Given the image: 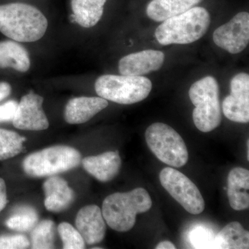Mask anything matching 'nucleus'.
Here are the masks:
<instances>
[{
  "mask_svg": "<svg viewBox=\"0 0 249 249\" xmlns=\"http://www.w3.org/2000/svg\"><path fill=\"white\" fill-rule=\"evenodd\" d=\"M165 54L160 51H142L129 54L119 60V70L124 76H142L158 71L163 66Z\"/></svg>",
  "mask_w": 249,
  "mask_h": 249,
  "instance_id": "nucleus-12",
  "label": "nucleus"
},
{
  "mask_svg": "<svg viewBox=\"0 0 249 249\" xmlns=\"http://www.w3.org/2000/svg\"><path fill=\"white\" fill-rule=\"evenodd\" d=\"M249 248V232L240 223L227 224L214 236L212 249H246Z\"/></svg>",
  "mask_w": 249,
  "mask_h": 249,
  "instance_id": "nucleus-21",
  "label": "nucleus"
},
{
  "mask_svg": "<svg viewBox=\"0 0 249 249\" xmlns=\"http://www.w3.org/2000/svg\"><path fill=\"white\" fill-rule=\"evenodd\" d=\"M38 222V214L34 208L27 205L18 206L7 219L6 227L17 231L27 232L32 230Z\"/></svg>",
  "mask_w": 249,
  "mask_h": 249,
  "instance_id": "nucleus-22",
  "label": "nucleus"
},
{
  "mask_svg": "<svg viewBox=\"0 0 249 249\" xmlns=\"http://www.w3.org/2000/svg\"><path fill=\"white\" fill-rule=\"evenodd\" d=\"M151 80L144 76H100L95 83V90L100 97L122 105H131L143 101L150 94Z\"/></svg>",
  "mask_w": 249,
  "mask_h": 249,
  "instance_id": "nucleus-6",
  "label": "nucleus"
},
{
  "mask_svg": "<svg viewBox=\"0 0 249 249\" xmlns=\"http://www.w3.org/2000/svg\"><path fill=\"white\" fill-rule=\"evenodd\" d=\"M47 27V18L35 6L24 3L0 6V32L16 42L39 40L45 36Z\"/></svg>",
  "mask_w": 249,
  "mask_h": 249,
  "instance_id": "nucleus-1",
  "label": "nucleus"
},
{
  "mask_svg": "<svg viewBox=\"0 0 249 249\" xmlns=\"http://www.w3.org/2000/svg\"><path fill=\"white\" fill-rule=\"evenodd\" d=\"M107 0H71L72 18L82 27H94L102 18Z\"/></svg>",
  "mask_w": 249,
  "mask_h": 249,
  "instance_id": "nucleus-19",
  "label": "nucleus"
},
{
  "mask_svg": "<svg viewBox=\"0 0 249 249\" xmlns=\"http://www.w3.org/2000/svg\"><path fill=\"white\" fill-rule=\"evenodd\" d=\"M43 189L45 206L50 212H62L68 209L74 201V191L60 177L51 176L44 183Z\"/></svg>",
  "mask_w": 249,
  "mask_h": 249,
  "instance_id": "nucleus-14",
  "label": "nucleus"
},
{
  "mask_svg": "<svg viewBox=\"0 0 249 249\" xmlns=\"http://www.w3.org/2000/svg\"><path fill=\"white\" fill-rule=\"evenodd\" d=\"M44 98L30 91L23 96L18 103L13 124L23 130L40 131L48 128L49 123L42 109Z\"/></svg>",
  "mask_w": 249,
  "mask_h": 249,
  "instance_id": "nucleus-11",
  "label": "nucleus"
},
{
  "mask_svg": "<svg viewBox=\"0 0 249 249\" xmlns=\"http://www.w3.org/2000/svg\"><path fill=\"white\" fill-rule=\"evenodd\" d=\"M58 231L61 238L63 249H83L85 248L84 239L78 231L70 223L62 222L59 224Z\"/></svg>",
  "mask_w": 249,
  "mask_h": 249,
  "instance_id": "nucleus-25",
  "label": "nucleus"
},
{
  "mask_svg": "<svg viewBox=\"0 0 249 249\" xmlns=\"http://www.w3.org/2000/svg\"><path fill=\"white\" fill-rule=\"evenodd\" d=\"M81 162L80 152L67 145H55L34 152L23 160L25 173L33 178L53 176L76 168Z\"/></svg>",
  "mask_w": 249,
  "mask_h": 249,
  "instance_id": "nucleus-5",
  "label": "nucleus"
},
{
  "mask_svg": "<svg viewBox=\"0 0 249 249\" xmlns=\"http://www.w3.org/2000/svg\"><path fill=\"white\" fill-rule=\"evenodd\" d=\"M18 105L17 101L11 100L0 106V123L14 120Z\"/></svg>",
  "mask_w": 249,
  "mask_h": 249,
  "instance_id": "nucleus-28",
  "label": "nucleus"
},
{
  "mask_svg": "<svg viewBox=\"0 0 249 249\" xmlns=\"http://www.w3.org/2000/svg\"><path fill=\"white\" fill-rule=\"evenodd\" d=\"M202 0H152L146 8L147 16L156 22L186 12Z\"/></svg>",
  "mask_w": 249,
  "mask_h": 249,
  "instance_id": "nucleus-18",
  "label": "nucleus"
},
{
  "mask_svg": "<svg viewBox=\"0 0 249 249\" xmlns=\"http://www.w3.org/2000/svg\"><path fill=\"white\" fill-rule=\"evenodd\" d=\"M55 242V224L50 219L41 221L32 229L31 234V248L53 249Z\"/></svg>",
  "mask_w": 249,
  "mask_h": 249,
  "instance_id": "nucleus-23",
  "label": "nucleus"
},
{
  "mask_svg": "<svg viewBox=\"0 0 249 249\" xmlns=\"http://www.w3.org/2000/svg\"><path fill=\"white\" fill-rule=\"evenodd\" d=\"M82 163L85 170L101 182L112 180L119 173L121 166L120 155L114 151L85 157Z\"/></svg>",
  "mask_w": 249,
  "mask_h": 249,
  "instance_id": "nucleus-16",
  "label": "nucleus"
},
{
  "mask_svg": "<svg viewBox=\"0 0 249 249\" xmlns=\"http://www.w3.org/2000/svg\"><path fill=\"white\" fill-rule=\"evenodd\" d=\"M7 203L6 183L3 178H0V213L4 209Z\"/></svg>",
  "mask_w": 249,
  "mask_h": 249,
  "instance_id": "nucleus-29",
  "label": "nucleus"
},
{
  "mask_svg": "<svg viewBox=\"0 0 249 249\" xmlns=\"http://www.w3.org/2000/svg\"><path fill=\"white\" fill-rule=\"evenodd\" d=\"M152 201L148 192L137 188L127 193H116L103 201L102 214L113 230L127 232L134 227L137 214L147 212Z\"/></svg>",
  "mask_w": 249,
  "mask_h": 249,
  "instance_id": "nucleus-2",
  "label": "nucleus"
},
{
  "mask_svg": "<svg viewBox=\"0 0 249 249\" xmlns=\"http://www.w3.org/2000/svg\"><path fill=\"white\" fill-rule=\"evenodd\" d=\"M157 249H175L176 247L170 241H163L156 247Z\"/></svg>",
  "mask_w": 249,
  "mask_h": 249,
  "instance_id": "nucleus-31",
  "label": "nucleus"
},
{
  "mask_svg": "<svg viewBox=\"0 0 249 249\" xmlns=\"http://www.w3.org/2000/svg\"><path fill=\"white\" fill-rule=\"evenodd\" d=\"M11 85L6 82H1L0 83V101H3L5 98L11 94Z\"/></svg>",
  "mask_w": 249,
  "mask_h": 249,
  "instance_id": "nucleus-30",
  "label": "nucleus"
},
{
  "mask_svg": "<svg viewBox=\"0 0 249 249\" xmlns=\"http://www.w3.org/2000/svg\"><path fill=\"white\" fill-rule=\"evenodd\" d=\"M76 226L85 243L89 245L100 243L106 235V222L102 211L96 205L85 206L78 211Z\"/></svg>",
  "mask_w": 249,
  "mask_h": 249,
  "instance_id": "nucleus-13",
  "label": "nucleus"
},
{
  "mask_svg": "<svg viewBox=\"0 0 249 249\" xmlns=\"http://www.w3.org/2000/svg\"><path fill=\"white\" fill-rule=\"evenodd\" d=\"M26 139L17 132L0 129V160L19 155L23 150Z\"/></svg>",
  "mask_w": 249,
  "mask_h": 249,
  "instance_id": "nucleus-24",
  "label": "nucleus"
},
{
  "mask_svg": "<svg viewBox=\"0 0 249 249\" xmlns=\"http://www.w3.org/2000/svg\"><path fill=\"white\" fill-rule=\"evenodd\" d=\"M145 140L149 148L160 161L174 168H181L188 160L186 143L168 124L155 123L145 131Z\"/></svg>",
  "mask_w": 249,
  "mask_h": 249,
  "instance_id": "nucleus-7",
  "label": "nucleus"
},
{
  "mask_svg": "<svg viewBox=\"0 0 249 249\" xmlns=\"http://www.w3.org/2000/svg\"><path fill=\"white\" fill-rule=\"evenodd\" d=\"M228 197L235 211H244L249 207V171L243 168L231 170L228 176Z\"/></svg>",
  "mask_w": 249,
  "mask_h": 249,
  "instance_id": "nucleus-17",
  "label": "nucleus"
},
{
  "mask_svg": "<svg viewBox=\"0 0 249 249\" xmlns=\"http://www.w3.org/2000/svg\"><path fill=\"white\" fill-rule=\"evenodd\" d=\"M211 24L209 11L194 6L186 12L163 21L155 31V37L162 45H187L199 40Z\"/></svg>",
  "mask_w": 249,
  "mask_h": 249,
  "instance_id": "nucleus-3",
  "label": "nucleus"
},
{
  "mask_svg": "<svg viewBox=\"0 0 249 249\" xmlns=\"http://www.w3.org/2000/svg\"><path fill=\"white\" fill-rule=\"evenodd\" d=\"M30 245L29 239L21 234L0 236V249H27Z\"/></svg>",
  "mask_w": 249,
  "mask_h": 249,
  "instance_id": "nucleus-26",
  "label": "nucleus"
},
{
  "mask_svg": "<svg viewBox=\"0 0 249 249\" xmlns=\"http://www.w3.org/2000/svg\"><path fill=\"white\" fill-rule=\"evenodd\" d=\"M107 106V100L101 97L73 98L67 103L64 116L68 124H85Z\"/></svg>",
  "mask_w": 249,
  "mask_h": 249,
  "instance_id": "nucleus-15",
  "label": "nucleus"
},
{
  "mask_svg": "<svg viewBox=\"0 0 249 249\" xmlns=\"http://www.w3.org/2000/svg\"><path fill=\"white\" fill-rule=\"evenodd\" d=\"M219 95L217 80L211 76L197 80L190 88V99L196 106L193 112V121L201 132H211L221 124Z\"/></svg>",
  "mask_w": 249,
  "mask_h": 249,
  "instance_id": "nucleus-4",
  "label": "nucleus"
},
{
  "mask_svg": "<svg viewBox=\"0 0 249 249\" xmlns=\"http://www.w3.org/2000/svg\"><path fill=\"white\" fill-rule=\"evenodd\" d=\"M224 115L229 120L240 124L249 121V75L240 73L231 81V94L222 103Z\"/></svg>",
  "mask_w": 249,
  "mask_h": 249,
  "instance_id": "nucleus-10",
  "label": "nucleus"
},
{
  "mask_svg": "<svg viewBox=\"0 0 249 249\" xmlns=\"http://www.w3.org/2000/svg\"><path fill=\"white\" fill-rule=\"evenodd\" d=\"M214 237L206 229H196L191 235V240L196 248L212 249Z\"/></svg>",
  "mask_w": 249,
  "mask_h": 249,
  "instance_id": "nucleus-27",
  "label": "nucleus"
},
{
  "mask_svg": "<svg viewBox=\"0 0 249 249\" xmlns=\"http://www.w3.org/2000/svg\"><path fill=\"white\" fill-rule=\"evenodd\" d=\"M160 179L162 186L189 213L199 214L204 211V198L196 185L186 175L168 167L160 171Z\"/></svg>",
  "mask_w": 249,
  "mask_h": 249,
  "instance_id": "nucleus-8",
  "label": "nucleus"
},
{
  "mask_svg": "<svg viewBox=\"0 0 249 249\" xmlns=\"http://www.w3.org/2000/svg\"><path fill=\"white\" fill-rule=\"evenodd\" d=\"M214 44L229 53H240L249 42V14L240 12L214 31Z\"/></svg>",
  "mask_w": 249,
  "mask_h": 249,
  "instance_id": "nucleus-9",
  "label": "nucleus"
},
{
  "mask_svg": "<svg viewBox=\"0 0 249 249\" xmlns=\"http://www.w3.org/2000/svg\"><path fill=\"white\" fill-rule=\"evenodd\" d=\"M31 66L29 52L23 46L14 41L0 42V67L12 68L26 72Z\"/></svg>",
  "mask_w": 249,
  "mask_h": 249,
  "instance_id": "nucleus-20",
  "label": "nucleus"
}]
</instances>
